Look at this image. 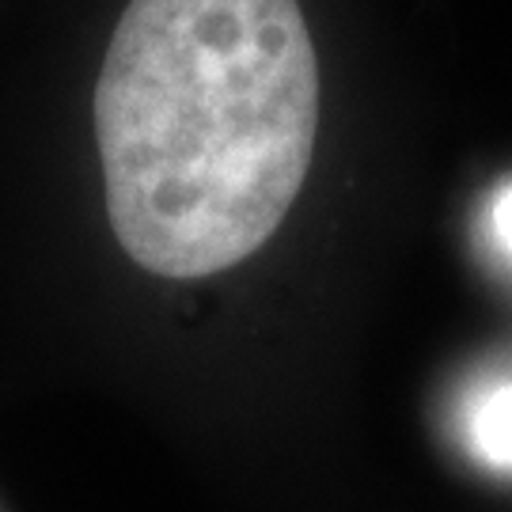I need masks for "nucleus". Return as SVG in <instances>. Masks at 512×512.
I'll return each instance as SVG.
<instances>
[{
	"mask_svg": "<svg viewBox=\"0 0 512 512\" xmlns=\"http://www.w3.org/2000/svg\"><path fill=\"white\" fill-rule=\"evenodd\" d=\"M494 232L497 243L512 255V186H505L494 202Z\"/></svg>",
	"mask_w": 512,
	"mask_h": 512,
	"instance_id": "nucleus-3",
	"label": "nucleus"
},
{
	"mask_svg": "<svg viewBox=\"0 0 512 512\" xmlns=\"http://www.w3.org/2000/svg\"><path fill=\"white\" fill-rule=\"evenodd\" d=\"M319 65L296 0H129L95 80L107 217L141 270L255 255L308 179Z\"/></svg>",
	"mask_w": 512,
	"mask_h": 512,
	"instance_id": "nucleus-1",
	"label": "nucleus"
},
{
	"mask_svg": "<svg viewBox=\"0 0 512 512\" xmlns=\"http://www.w3.org/2000/svg\"><path fill=\"white\" fill-rule=\"evenodd\" d=\"M467 440L482 463L512 471V380L494 384L467 410Z\"/></svg>",
	"mask_w": 512,
	"mask_h": 512,
	"instance_id": "nucleus-2",
	"label": "nucleus"
}]
</instances>
